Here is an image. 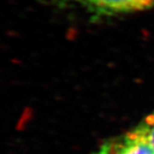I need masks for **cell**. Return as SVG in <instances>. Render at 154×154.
<instances>
[{"instance_id": "1", "label": "cell", "mask_w": 154, "mask_h": 154, "mask_svg": "<svg viewBox=\"0 0 154 154\" xmlns=\"http://www.w3.org/2000/svg\"><path fill=\"white\" fill-rule=\"evenodd\" d=\"M98 15H118L141 11L154 6V0H76Z\"/></svg>"}, {"instance_id": "2", "label": "cell", "mask_w": 154, "mask_h": 154, "mask_svg": "<svg viewBox=\"0 0 154 154\" xmlns=\"http://www.w3.org/2000/svg\"><path fill=\"white\" fill-rule=\"evenodd\" d=\"M97 154H154L149 143L133 130L102 146Z\"/></svg>"}, {"instance_id": "3", "label": "cell", "mask_w": 154, "mask_h": 154, "mask_svg": "<svg viewBox=\"0 0 154 154\" xmlns=\"http://www.w3.org/2000/svg\"><path fill=\"white\" fill-rule=\"evenodd\" d=\"M133 131L144 138L154 150V112L148 115Z\"/></svg>"}]
</instances>
